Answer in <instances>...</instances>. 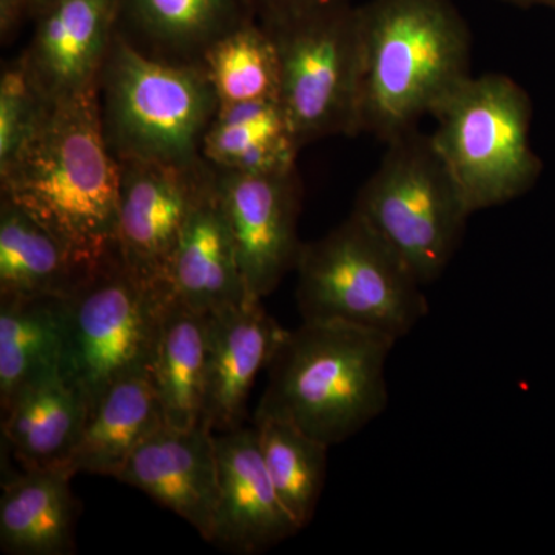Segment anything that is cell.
<instances>
[{
  "label": "cell",
  "mask_w": 555,
  "mask_h": 555,
  "mask_svg": "<svg viewBox=\"0 0 555 555\" xmlns=\"http://www.w3.org/2000/svg\"><path fill=\"white\" fill-rule=\"evenodd\" d=\"M0 185L86 264L118 248L119 163L102 131L98 87L51 102Z\"/></svg>",
  "instance_id": "1"
},
{
  "label": "cell",
  "mask_w": 555,
  "mask_h": 555,
  "mask_svg": "<svg viewBox=\"0 0 555 555\" xmlns=\"http://www.w3.org/2000/svg\"><path fill=\"white\" fill-rule=\"evenodd\" d=\"M360 11L361 130L389 142L473 76L470 31L451 0H371Z\"/></svg>",
  "instance_id": "2"
},
{
  "label": "cell",
  "mask_w": 555,
  "mask_h": 555,
  "mask_svg": "<svg viewBox=\"0 0 555 555\" xmlns=\"http://www.w3.org/2000/svg\"><path fill=\"white\" fill-rule=\"evenodd\" d=\"M397 339L332 321L286 331L270 360L257 415L299 427L328 448L386 411V363Z\"/></svg>",
  "instance_id": "3"
},
{
  "label": "cell",
  "mask_w": 555,
  "mask_h": 555,
  "mask_svg": "<svg viewBox=\"0 0 555 555\" xmlns=\"http://www.w3.org/2000/svg\"><path fill=\"white\" fill-rule=\"evenodd\" d=\"M102 131L116 160L193 166L219 102L201 64L145 56L116 33L98 80Z\"/></svg>",
  "instance_id": "4"
},
{
  "label": "cell",
  "mask_w": 555,
  "mask_h": 555,
  "mask_svg": "<svg viewBox=\"0 0 555 555\" xmlns=\"http://www.w3.org/2000/svg\"><path fill=\"white\" fill-rule=\"evenodd\" d=\"M297 301L302 321H332L408 337L429 313L423 284L358 215L302 244Z\"/></svg>",
  "instance_id": "5"
},
{
  "label": "cell",
  "mask_w": 555,
  "mask_h": 555,
  "mask_svg": "<svg viewBox=\"0 0 555 555\" xmlns=\"http://www.w3.org/2000/svg\"><path fill=\"white\" fill-rule=\"evenodd\" d=\"M386 144L352 211L427 286L451 264L473 214L430 134L412 129Z\"/></svg>",
  "instance_id": "6"
},
{
  "label": "cell",
  "mask_w": 555,
  "mask_h": 555,
  "mask_svg": "<svg viewBox=\"0 0 555 555\" xmlns=\"http://www.w3.org/2000/svg\"><path fill=\"white\" fill-rule=\"evenodd\" d=\"M531 101L505 75L470 76L434 112L430 134L470 214L524 195L542 163L529 144Z\"/></svg>",
  "instance_id": "7"
},
{
  "label": "cell",
  "mask_w": 555,
  "mask_h": 555,
  "mask_svg": "<svg viewBox=\"0 0 555 555\" xmlns=\"http://www.w3.org/2000/svg\"><path fill=\"white\" fill-rule=\"evenodd\" d=\"M280 61V101L301 149L357 137L363 115V27L352 2L259 22Z\"/></svg>",
  "instance_id": "8"
},
{
  "label": "cell",
  "mask_w": 555,
  "mask_h": 555,
  "mask_svg": "<svg viewBox=\"0 0 555 555\" xmlns=\"http://www.w3.org/2000/svg\"><path fill=\"white\" fill-rule=\"evenodd\" d=\"M169 294L170 288L139 280L118 247L68 297L64 374L82 390L90 414L120 379L152 377L160 310Z\"/></svg>",
  "instance_id": "9"
},
{
  "label": "cell",
  "mask_w": 555,
  "mask_h": 555,
  "mask_svg": "<svg viewBox=\"0 0 555 555\" xmlns=\"http://www.w3.org/2000/svg\"><path fill=\"white\" fill-rule=\"evenodd\" d=\"M214 170L247 298L264 299L297 269L305 244L298 238L302 182L297 167L269 173Z\"/></svg>",
  "instance_id": "10"
},
{
  "label": "cell",
  "mask_w": 555,
  "mask_h": 555,
  "mask_svg": "<svg viewBox=\"0 0 555 555\" xmlns=\"http://www.w3.org/2000/svg\"><path fill=\"white\" fill-rule=\"evenodd\" d=\"M118 163L120 257L139 280L169 288L170 259L211 166L204 159L193 166L142 159Z\"/></svg>",
  "instance_id": "11"
},
{
  "label": "cell",
  "mask_w": 555,
  "mask_h": 555,
  "mask_svg": "<svg viewBox=\"0 0 555 555\" xmlns=\"http://www.w3.org/2000/svg\"><path fill=\"white\" fill-rule=\"evenodd\" d=\"M118 21L119 0H39L21 57L47 100L96 89Z\"/></svg>",
  "instance_id": "12"
},
{
  "label": "cell",
  "mask_w": 555,
  "mask_h": 555,
  "mask_svg": "<svg viewBox=\"0 0 555 555\" xmlns=\"http://www.w3.org/2000/svg\"><path fill=\"white\" fill-rule=\"evenodd\" d=\"M215 449L218 499L208 542L230 553L254 555L301 531L270 480L257 426L215 434Z\"/></svg>",
  "instance_id": "13"
},
{
  "label": "cell",
  "mask_w": 555,
  "mask_h": 555,
  "mask_svg": "<svg viewBox=\"0 0 555 555\" xmlns=\"http://www.w3.org/2000/svg\"><path fill=\"white\" fill-rule=\"evenodd\" d=\"M116 478L169 507L210 540L218 462L215 433L204 423L190 429L164 423L139 444Z\"/></svg>",
  "instance_id": "14"
},
{
  "label": "cell",
  "mask_w": 555,
  "mask_h": 555,
  "mask_svg": "<svg viewBox=\"0 0 555 555\" xmlns=\"http://www.w3.org/2000/svg\"><path fill=\"white\" fill-rule=\"evenodd\" d=\"M286 328L266 312L262 299L207 313L204 423L211 433L243 427L251 385L268 367Z\"/></svg>",
  "instance_id": "15"
},
{
  "label": "cell",
  "mask_w": 555,
  "mask_h": 555,
  "mask_svg": "<svg viewBox=\"0 0 555 555\" xmlns=\"http://www.w3.org/2000/svg\"><path fill=\"white\" fill-rule=\"evenodd\" d=\"M167 286L179 301L203 313L248 299L232 232L215 188L214 167L179 236Z\"/></svg>",
  "instance_id": "16"
},
{
  "label": "cell",
  "mask_w": 555,
  "mask_h": 555,
  "mask_svg": "<svg viewBox=\"0 0 555 555\" xmlns=\"http://www.w3.org/2000/svg\"><path fill=\"white\" fill-rule=\"evenodd\" d=\"M251 17L247 0H119L118 33L153 60L201 64L218 39Z\"/></svg>",
  "instance_id": "17"
},
{
  "label": "cell",
  "mask_w": 555,
  "mask_h": 555,
  "mask_svg": "<svg viewBox=\"0 0 555 555\" xmlns=\"http://www.w3.org/2000/svg\"><path fill=\"white\" fill-rule=\"evenodd\" d=\"M89 416L82 390L57 372L25 387L2 409L3 441L22 469H68Z\"/></svg>",
  "instance_id": "18"
},
{
  "label": "cell",
  "mask_w": 555,
  "mask_h": 555,
  "mask_svg": "<svg viewBox=\"0 0 555 555\" xmlns=\"http://www.w3.org/2000/svg\"><path fill=\"white\" fill-rule=\"evenodd\" d=\"M67 467L22 469L7 478L0 496V547L11 555L76 553L80 506Z\"/></svg>",
  "instance_id": "19"
},
{
  "label": "cell",
  "mask_w": 555,
  "mask_h": 555,
  "mask_svg": "<svg viewBox=\"0 0 555 555\" xmlns=\"http://www.w3.org/2000/svg\"><path fill=\"white\" fill-rule=\"evenodd\" d=\"M93 268L80 261L72 248L30 211L2 195L0 297L68 298Z\"/></svg>",
  "instance_id": "20"
},
{
  "label": "cell",
  "mask_w": 555,
  "mask_h": 555,
  "mask_svg": "<svg viewBox=\"0 0 555 555\" xmlns=\"http://www.w3.org/2000/svg\"><path fill=\"white\" fill-rule=\"evenodd\" d=\"M68 298L0 297V406L25 387L64 372Z\"/></svg>",
  "instance_id": "21"
},
{
  "label": "cell",
  "mask_w": 555,
  "mask_h": 555,
  "mask_svg": "<svg viewBox=\"0 0 555 555\" xmlns=\"http://www.w3.org/2000/svg\"><path fill=\"white\" fill-rule=\"evenodd\" d=\"M164 423L152 377L120 379L91 411L68 469L75 476L89 473L116 478L139 444Z\"/></svg>",
  "instance_id": "22"
},
{
  "label": "cell",
  "mask_w": 555,
  "mask_h": 555,
  "mask_svg": "<svg viewBox=\"0 0 555 555\" xmlns=\"http://www.w3.org/2000/svg\"><path fill=\"white\" fill-rule=\"evenodd\" d=\"M298 144L280 101L219 105L203 159L219 170L269 173L297 167Z\"/></svg>",
  "instance_id": "23"
},
{
  "label": "cell",
  "mask_w": 555,
  "mask_h": 555,
  "mask_svg": "<svg viewBox=\"0 0 555 555\" xmlns=\"http://www.w3.org/2000/svg\"><path fill=\"white\" fill-rule=\"evenodd\" d=\"M207 361V313L169 294L160 310L153 385L164 422L178 429L199 425Z\"/></svg>",
  "instance_id": "24"
},
{
  "label": "cell",
  "mask_w": 555,
  "mask_h": 555,
  "mask_svg": "<svg viewBox=\"0 0 555 555\" xmlns=\"http://www.w3.org/2000/svg\"><path fill=\"white\" fill-rule=\"evenodd\" d=\"M259 448L281 502L299 528L315 516L327 476V444L275 416H255Z\"/></svg>",
  "instance_id": "25"
},
{
  "label": "cell",
  "mask_w": 555,
  "mask_h": 555,
  "mask_svg": "<svg viewBox=\"0 0 555 555\" xmlns=\"http://www.w3.org/2000/svg\"><path fill=\"white\" fill-rule=\"evenodd\" d=\"M219 105L278 101L280 61L272 36L255 17L218 39L201 60Z\"/></svg>",
  "instance_id": "26"
},
{
  "label": "cell",
  "mask_w": 555,
  "mask_h": 555,
  "mask_svg": "<svg viewBox=\"0 0 555 555\" xmlns=\"http://www.w3.org/2000/svg\"><path fill=\"white\" fill-rule=\"evenodd\" d=\"M51 101L47 100L22 57L3 67L0 76V171L9 169L38 133Z\"/></svg>",
  "instance_id": "27"
},
{
  "label": "cell",
  "mask_w": 555,
  "mask_h": 555,
  "mask_svg": "<svg viewBox=\"0 0 555 555\" xmlns=\"http://www.w3.org/2000/svg\"><path fill=\"white\" fill-rule=\"evenodd\" d=\"M349 2L352 0H247V5L255 20L270 22Z\"/></svg>",
  "instance_id": "28"
},
{
  "label": "cell",
  "mask_w": 555,
  "mask_h": 555,
  "mask_svg": "<svg viewBox=\"0 0 555 555\" xmlns=\"http://www.w3.org/2000/svg\"><path fill=\"white\" fill-rule=\"evenodd\" d=\"M39 0H0V42L10 46L31 24Z\"/></svg>",
  "instance_id": "29"
},
{
  "label": "cell",
  "mask_w": 555,
  "mask_h": 555,
  "mask_svg": "<svg viewBox=\"0 0 555 555\" xmlns=\"http://www.w3.org/2000/svg\"><path fill=\"white\" fill-rule=\"evenodd\" d=\"M506 2L518 3V5H546L555 9V0H506Z\"/></svg>",
  "instance_id": "30"
}]
</instances>
